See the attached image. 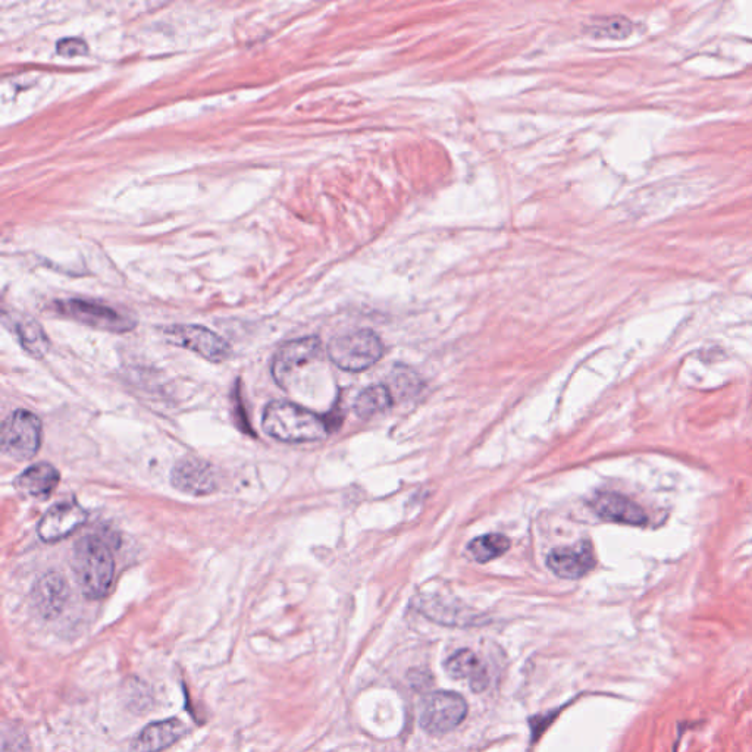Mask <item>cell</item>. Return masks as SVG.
<instances>
[{"label": "cell", "instance_id": "obj_1", "mask_svg": "<svg viewBox=\"0 0 752 752\" xmlns=\"http://www.w3.org/2000/svg\"><path fill=\"white\" fill-rule=\"evenodd\" d=\"M263 431L282 443H315L328 437L329 426L312 410L287 400L266 404Z\"/></svg>", "mask_w": 752, "mask_h": 752}, {"label": "cell", "instance_id": "obj_2", "mask_svg": "<svg viewBox=\"0 0 752 752\" xmlns=\"http://www.w3.org/2000/svg\"><path fill=\"white\" fill-rule=\"evenodd\" d=\"M72 569L84 597L89 600L106 597L115 576V559L111 547L96 535L81 538L72 553Z\"/></svg>", "mask_w": 752, "mask_h": 752}, {"label": "cell", "instance_id": "obj_3", "mask_svg": "<svg viewBox=\"0 0 752 752\" xmlns=\"http://www.w3.org/2000/svg\"><path fill=\"white\" fill-rule=\"evenodd\" d=\"M384 354L381 338L369 329L347 332L328 344L331 362L343 371L362 372L379 362Z\"/></svg>", "mask_w": 752, "mask_h": 752}, {"label": "cell", "instance_id": "obj_4", "mask_svg": "<svg viewBox=\"0 0 752 752\" xmlns=\"http://www.w3.org/2000/svg\"><path fill=\"white\" fill-rule=\"evenodd\" d=\"M42 421L28 410H15L2 425L0 447L9 459H33L42 444Z\"/></svg>", "mask_w": 752, "mask_h": 752}, {"label": "cell", "instance_id": "obj_5", "mask_svg": "<svg viewBox=\"0 0 752 752\" xmlns=\"http://www.w3.org/2000/svg\"><path fill=\"white\" fill-rule=\"evenodd\" d=\"M58 315L72 319L78 324L100 329V331L122 332L131 331L136 327V321L131 316L118 312L117 309L99 302L84 299L59 300L55 303Z\"/></svg>", "mask_w": 752, "mask_h": 752}, {"label": "cell", "instance_id": "obj_6", "mask_svg": "<svg viewBox=\"0 0 752 752\" xmlns=\"http://www.w3.org/2000/svg\"><path fill=\"white\" fill-rule=\"evenodd\" d=\"M468 716V704L457 692L437 691L422 701V729L431 735H444L462 725Z\"/></svg>", "mask_w": 752, "mask_h": 752}, {"label": "cell", "instance_id": "obj_7", "mask_svg": "<svg viewBox=\"0 0 752 752\" xmlns=\"http://www.w3.org/2000/svg\"><path fill=\"white\" fill-rule=\"evenodd\" d=\"M164 335L172 346L190 350L209 362H225L231 356L230 344L202 325H171L164 329Z\"/></svg>", "mask_w": 752, "mask_h": 752}, {"label": "cell", "instance_id": "obj_8", "mask_svg": "<svg viewBox=\"0 0 752 752\" xmlns=\"http://www.w3.org/2000/svg\"><path fill=\"white\" fill-rule=\"evenodd\" d=\"M321 352L322 344L318 337L297 338L282 344L272 359L271 371L275 382L287 390L294 376L319 359Z\"/></svg>", "mask_w": 752, "mask_h": 752}, {"label": "cell", "instance_id": "obj_9", "mask_svg": "<svg viewBox=\"0 0 752 752\" xmlns=\"http://www.w3.org/2000/svg\"><path fill=\"white\" fill-rule=\"evenodd\" d=\"M89 513L77 500L61 501L53 504L37 526V534L43 542H58L74 534L86 523Z\"/></svg>", "mask_w": 752, "mask_h": 752}, {"label": "cell", "instance_id": "obj_10", "mask_svg": "<svg viewBox=\"0 0 752 752\" xmlns=\"http://www.w3.org/2000/svg\"><path fill=\"white\" fill-rule=\"evenodd\" d=\"M171 484L181 493L203 497L215 493L218 475L211 463L199 457L188 456L175 463L171 472Z\"/></svg>", "mask_w": 752, "mask_h": 752}, {"label": "cell", "instance_id": "obj_11", "mask_svg": "<svg viewBox=\"0 0 752 752\" xmlns=\"http://www.w3.org/2000/svg\"><path fill=\"white\" fill-rule=\"evenodd\" d=\"M70 598V587L62 573L47 572L31 589V603L43 619H55L64 611Z\"/></svg>", "mask_w": 752, "mask_h": 752}, {"label": "cell", "instance_id": "obj_12", "mask_svg": "<svg viewBox=\"0 0 752 752\" xmlns=\"http://www.w3.org/2000/svg\"><path fill=\"white\" fill-rule=\"evenodd\" d=\"M547 566L554 575L562 579H579L594 569V548L588 541L579 542L575 547L556 548L547 559Z\"/></svg>", "mask_w": 752, "mask_h": 752}, {"label": "cell", "instance_id": "obj_13", "mask_svg": "<svg viewBox=\"0 0 752 752\" xmlns=\"http://www.w3.org/2000/svg\"><path fill=\"white\" fill-rule=\"evenodd\" d=\"M595 515L606 522L622 523V525L644 526L648 517L644 510L623 495L616 493H600L591 501Z\"/></svg>", "mask_w": 752, "mask_h": 752}, {"label": "cell", "instance_id": "obj_14", "mask_svg": "<svg viewBox=\"0 0 752 752\" xmlns=\"http://www.w3.org/2000/svg\"><path fill=\"white\" fill-rule=\"evenodd\" d=\"M61 481L58 469L50 463L40 462L30 466L15 479V488L25 498L46 500Z\"/></svg>", "mask_w": 752, "mask_h": 752}, {"label": "cell", "instance_id": "obj_15", "mask_svg": "<svg viewBox=\"0 0 752 752\" xmlns=\"http://www.w3.org/2000/svg\"><path fill=\"white\" fill-rule=\"evenodd\" d=\"M186 733V726L178 719L152 723L134 739L131 752H161L180 741Z\"/></svg>", "mask_w": 752, "mask_h": 752}, {"label": "cell", "instance_id": "obj_16", "mask_svg": "<svg viewBox=\"0 0 752 752\" xmlns=\"http://www.w3.org/2000/svg\"><path fill=\"white\" fill-rule=\"evenodd\" d=\"M446 672L457 681H468L472 691L482 692L488 686L487 667L469 648H463L448 658Z\"/></svg>", "mask_w": 752, "mask_h": 752}, {"label": "cell", "instance_id": "obj_17", "mask_svg": "<svg viewBox=\"0 0 752 752\" xmlns=\"http://www.w3.org/2000/svg\"><path fill=\"white\" fill-rule=\"evenodd\" d=\"M15 335L21 347L34 359H43L50 349V340L39 322L31 318H21L15 322Z\"/></svg>", "mask_w": 752, "mask_h": 752}, {"label": "cell", "instance_id": "obj_18", "mask_svg": "<svg viewBox=\"0 0 752 752\" xmlns=\"http://www.w3.org/2000/svg\"><path fill=\"white\" fill-rule=\"evenodd\" d=\"M393 406V394L385 385H372L366 388L354 403V413L360 418L368 419L385 412Z\"/></svg>", "mask_w": 752, "mask_h": 752}, {"label": "cell", "instance_id": "obj_19", "mask_svg": "<svg viewBox=\"0 0 752 752\" xmlns=\"http://www.w3.org/2000/svg\"><path fill=\"white\" fill-rule=\"evenodd\" d=\"M510 541L509 538L500 534L484 535V537L475 538L470 541L468 545V551L470 556L479 563L491 562V560L498 559L509 551Z\"/></svg>", "mask_w": 752, "mask_h": 752}, {"label": "cell", "instance_id": "obj_20", "mask_svg": "<svg viewBox=\"0 0 752 752\" xmlns=\"http://www.w3.org/2000/svg\"><path fill=\"white\" fill-rule=\"evenodd\" d=\"M632 30L634 27L631 21L617 15V17L601 18L592 25L591 34L597 39L623 40L631 36Z\"/></svg>", "mask_w": 752, "mask_h": 752}, {"label": "cell", "instance_id": "obj_21", "mask_svg": "<svg viewBox=\"0 0 752 752\" xmlns=\"http://www.w3.org/2000/svg\"><path fill=\"white\" fill-rule=\"evenodd\" d=\"M89 52V46L80 37H71V39H62L56 43V53L62 58H75L83 56Z\"/></svg>", "mask_w": 752, "mask_h": 752}, {"label": "cell", "instance_id": "obj_22", "mask_svg": "<svg viewBox=\"0 0 752 752\" xmlns=\"http://www.w3.org/2000/svg\"><path fill=\"white\" fill-rule=\"evenodd\" d=\"M3 752H30L27 738L21 733L11 730L9 736H5V739H3Z\"/></svg>", "mask_w": 752, "mask_h": 752}]
</instances>
